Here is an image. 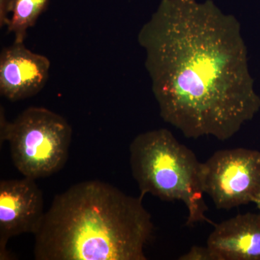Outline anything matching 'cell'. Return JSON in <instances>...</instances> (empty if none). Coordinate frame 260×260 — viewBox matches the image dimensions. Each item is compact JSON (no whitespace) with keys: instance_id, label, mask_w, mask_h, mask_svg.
I'll list each match as a JSON object with an SVG mask.
<instances>
[{"instance_id":"obj_9","label":"cell","mask_w":260,"mask_h":260,"mask_svg":"<svg viewBox=\"0 0 260 260\" xmlns=\"http://www.w3.org/2000/svg\"><path fill=\"white\" fill-rule=\"evenodd\" d=\"M50 0H13L8 34L14 36L15 43H24L29 28L37 23L38 19L49 5Z\"/></svg>"},{"instance_id":"obj_6","label":"cell","mask_w":260,"mask_h":260,"mask_svg":"<svg viewBox=\"0 0 260 260\" xmlns=\"http://www.w3.org/2000/svg\"><path fill=\"white\" fill-rule=\"evenodd\" d=\"M36 179L0 181V259H9L6 246L15 236L35 235L46 212L44 211L42 191Z\"/></svg>"},{"instance_id":"obj_5","label":"cell","mask_w":260,"mask_h":260,"mask_svg":"<svg viewBox=\"0 0 260 260\" xmlns=\"http://www.w3.org/2000/svg\"><path fill=\"white\" fill-rule=\"evenodd\" d=\"M203 188L217 209L254 203L260 194V152L244 148L215 152L203 162Z\"/></svg>"},{"instance_id":"obj_4","label":"cell","mask_w":260,"mask_h":260,"mask_svg":"<svg viewBox=\"0 0 260 260\" xmlns=\"http://www.w3.org/2000/svg\"><path fill=\"white\" fill-rule=\"evenodd\" d=\"M0 138L8 141L12 160L25 177H50L64 167L73 129L63 116L43 107H29L8 121L1 107Z\"/></svg>"},{"instance_id":"obj_11","label":"cell","mask_w":260,"mask_h":260,"mask_svg":"<svg viewBox=\"0 0 260 260\" xmlns=\"http://www.w3.org/2000/svg\"><path fill=\"white\" fill-rule=\"evenodd\" d=\"M13 11V0H0V27L8 28Z\"/></svg>"},{"instance_id":"obj_3","label":"cell","mask_w":260,"mask_h":260,"mask_svg":"<svg viewBox=\"0 0 260 260\" xmlns=\"http://www.w3.org/2000/svg\"><path fill=\"white\" fill-rule=\"evenodd\" d=\"M129 162L140 197L150 194L164 201L182 202L188 210V226L201 222L215 225L205 215L203 162L169 130H150L135 137Z\"/></svg>"},{"instance_id":"obj_1","label":"cell","mask_w":260,"mask_h":260,"mask_svg":"<svg viewBox=\"0 0 260 260\" xmlns=\"http://www.w3.org/2000/svg\"><path fill=\"white\" fill-rule=\"evenodd\" d=\"M138 42L160 115L186 138L225 141L259 112L236 19L189 0L164 1Z\"/></svg>"},{"instance_id":"obj_8","label":"cell","mask_w":260,"mask_h":260,"mask_svg":"<svg viewBox=\"0 0 260 260\" xmlns=\"http://www.w3.org/2000/svg\"><path fill=\"white\" fill-rule=\"evenodd\" d=\"M207 246L216 260H260V214H239L215 224Z\"/></svg>"},{"instance_id":"obj_10","label":"cell","mask_w":260,"mask_h":260,"mask_svg":"<svg viewBox=\"0 0 260 260\" xmlns=\"http://www.w3.org/2000/svg\"><path fill=\"white\" fill-rule=\"evenodd\" d=\"M179 260H216L208 246H193L187 252L179 256Z\"/></svg>"},{"instance_id":"obj_2","label":"cell","mask_w":260,"mask_h":260,"mask_svg":"<svg viewBox=\"0 0 260 260\" xmlns=\"http://www.w3.org/2000/svg\"><path fill=\"white\" fill-rule=\"evenodd\" d=\"M152 217L134 198L100 181L56 195L35 234L37 260H146Z\"/></svg>"},{"instance_id":"obj_12","label":"cell","mask_w":260,"mask_h":260,"mask_svg":"<svg viewBox=\"0 0 260 260\" xmlns=\"http://www.w3.org/2000/svg\"><path fill=\"white\" fill-rule=\"evenodd\" d=\"M254 203H255L258 209L260 210V194H259V196L257 197V198H256L255 202H254Z\"/></svg>"},{"instance_id":"obj_7","label":"cell","mask_w":260,"mask_h":260,"mask_svg":"<svg viewBox=\"0 0 260 260\" xmlns=\"http://www.w3.org/2000/svg\"><path fill=\"white\" fill-rule=\"evenodd\" d=\"M51 62L24 43H13L0 54V94L18 102L37 95L49 79Z\"/></svg>"}]
</instances>
